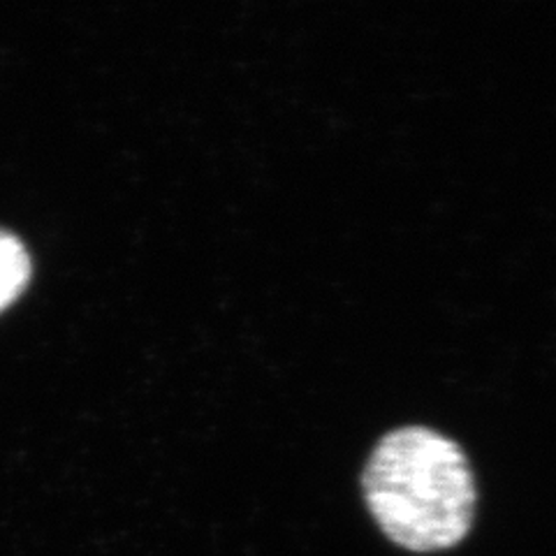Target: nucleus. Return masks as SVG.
<instances>
[{
    "label": "nucleus",
    "mask_w": 556,
    "mask_h": 556,
    "mask_svg": "<svg viewBox=\"0 0 556 556\" xmlns=\"http://www.w3.org/2000/svg\"><path fill=\"white\" fill-rule=\"evenodd\" d=\"M30 278V255L24 241L10 230L0 228V311L8 308Z\"/></svg>",
    "instance_id": "nucleus-2"
},
{
    "label": "nucleus",
    "mask_w": 556,
    "mask_h": 556,
    "mask_svg": "<svg viewBox=\"0 0 556 556\" xmlns=\"http://www.w3.org/2000/svg\"><path fill=\"white\" fill-rule=\"evenodd\" d=\"M376 525L408 552H441L471 529L476 482L462 447L427 427L386 433L362 473Z\"/></svg>",
    "instance_id": "nucleus-1"
}]
</instances>
